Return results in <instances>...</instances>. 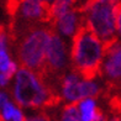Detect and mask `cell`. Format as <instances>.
<instances>
[{
    "instance_id": "cell-1",
    "label": "cell",
    "mask_w": 121,
    "mask_h": 121,
    "mask_svg": "<svg viewBox=\"0 0 121 121\" xmlns=\"http://www.w3.org/2000/svg\"><path fill=\"white\" fill-rule=\"evenodd\" d=\"M11 98L22 109L35 111L52 105L56 94L42 73L20 67L13 78Z\"/></svg>"
},
{
    "instance_id": "cell-2",
    "label": "cell",
    "mask_w": 121,
    "mask_h": 121,
    "mask_svg": "<svg viewBox=\"0 0 121 121\" xmlns=\"http://www.w3.org/2000/svg\"><path fill=\"white\" fill-rule=\"evenodd\" d=\"M106 48L108 43L84 29L70 41L72 69L86 77L99 75Z\"/></svg>"
},
{
    "instance_id": "cell-3",
    "label": "cell",
    "mask_w": 121,
    "mask_h": 121,
    "mask_svg": "<svg viewBox=\"0 0 121 121\" xmlns=\"http://www.w3.org/2000/svg\"><path fill=\"white\" fill-rule=\"evenodd\" d=\"M103 89L104 80L100 75L86 77L70 68L58 78L54 94L64 105H77L83 99L98 98Z\"/></svg>"
},
{
    "instance_id": "cell-4",
    "label": "cell",
    "mask_w": 121,
    "mask_h": 121,
    "mask_svg": "<svg viewBox=\"0 0 121 121\" xmlns=\"http://www.w3.org/2000/svg\"><path fill=\"white\" fill-rule=\"evenodd\" d=\"M52 34L51 27L40 25L20 36L16 48V58L20 67L40 73L46 69V53Z\"/></svg>"
},
{
    "instance_id": "cell-5",
    "label": "cell",
    "mask_w": 121,
    "mask_h": 121,
    "mask_svg": "<svg viewBox=\"0 0 121 121\" xmlns=\"http://www.w3.org/2000/svg\"><path fill=\"white\" fill-rule=\"evenodd\" d=\"M120 0H93L83 10L84 26L105 43H111L116 37V15Z\"/></svg>"
},
{
    "instance_id": "cell-6",
    "label": "cell",
    "mask_w": 121,
    "mask_h": 121,
    "mask_svg": "<svg viewBox=\"0 0 121 121\" xmlns=\"http://www.w3.org/2000/svg\"><path fill=\"white\" fill-rule=\"evenodd\" d=\"M14 15L16 30L20 31L21 35L51 20L49 6L42 0H17L14 6Z\"/></svg>"
},
{
    "instance_id": "cell-7",
    "label": "cell",
    "mask_w": 121,
    "mask_h": 121,
    "mask_svg": "<svg viewBox=\"0 0 121 121\" xmlns=\"http://www.w3.org/2000/svg\"><path fill=\"white\" fill-rule=\"evenodd\" d=\"M70 68V42L56 34H52L47 47L45 70L60 77Z\"/></svg>"
},
{
    "instance_id": "cell-8",
    "label": "cell",
    "mask_w": 121,
    "mask_h": 121,
    "mask_svg": "<svg viewBox=\"0 0 121 121\" xmlns=\"http://www.w3.org/2000/svg\"><path fill=\"white\" fill-rule=\"evenodd\" d=\"M51 30L53 34L60 36L67 41H72L73 38L85 29L83 11L78 9L70 10L62 15L54 16L51 20Z\"/></svg>"
},
{
    "instance_id": "cell-9",
    "label": "cell",
    "mask_w": 121,
    "mask_h": 121,
    "mask_svg": "<svg viewBox=\"0 0 121 121\" xmlns=\"http://www.w3.org/2000/svg\"><path fill=\"white\" fill-rule=\"evenodd\" d=\"M99 75L104 82L121 85V40L109 43Z\"/></svg>"
},
{
    "instance_id": "cell-10",
    "label": "cell",
    "mask_w": 121,
    "mask_h": 121,
    "mask_svg": "<svg viewBox=\"0 0 121 121\" xmlns=\"http://www.w3.org/2000/svg\"><path fill=\"white\" fill-rule=\"evenodd\" d=\"M20 64L13 57L10 49V36L6 31L0 32V73L14 77L19 70Z\"/></svg>"
},
{
    "instance_id": "cell-11",
    "label": "cell",
    "mask_w": 121,
    "mask_h": 121,
    "mask_svg": "<svg viewBox=\"0 0 121 121\" xmlns=\"http://www.w3.org/2000/svg\"><path fill=\"white\" fill-rule=\"evenodd\" d=\"M77 111L80 121H105L98 98H86L77 104Z\"/></svg>"
},
{
    "instance_id": "cell-12",
    "label": "cell",
    "mask_w": 121,
    "mask_h": 121,
    "mask_svg": "<svg viewBox=\"0 0 121 121\" xmlns=\"http://www.w3.org/2000/svg\"><path fill=\"white\" fill-rule=\"evenodd\" d=\"M24 109L19 106L13 99L1 105L0 110V121H26Z\"/></svg>"
},
{
    "instance_id": "cell-13",
    "label": "cell",
    "mask_w": 121,
    "mask_h": 121,
    "mask_svg": "<svg viewBox=\"0 0 121 121\" xmlns=\"http://www.w3.org/2000/svg\"><path fill=\"white\" fill-rule=\"evenodd\" d=\"M77 9L75 0H54V3L49 6V13H51V19L54 16L62 15L64 13H68L70 10Z\"/></svg>"
},
{
    "instance_id": "cell-14",
    "label": "cell",
    "mask_w": 121,
    "mask_h": 121,
    "mask_svg": "<svg viewBox=\"0 0 121 121\" xmlns=\"http://www.w3.org/2000/svg\"><path fill=\"white\" fill-rule=\"evenodd\" d=\"M57 121H80L75 105H63L59 110Z\"/></svg>"
},
{
    "instance_id": "cell-15",
    "label": "cell",
    "mask_w": 121,
    "mask_h": 121,
    "mask_svg": "<svg viewBox=\"0 0 121 121\" xmlns=\"http://www.w3.org/2000/svg\"><path fill=\"white\" fill-rule=\"evenodd\" d=\"M26 121H53V120L42 110H35L26 116Z\"/></svg>"
},
{
    "instance_id": "cell-16",
    "label": "cell",
    "mask_w": 121,
    "mask_h": 121,
    "mask_svg": "<svg viewBox=\"0 0 121 121\" xmlns=\"http://www.w3.org/2000/svg\"><path fill=\"white\" fill-rule=\"evenodd\" d=\"M13 78L14 77L9 75V74H5V73H0V88H6L9 85H11L13 83Z\"/></svg>"
},
{
    "instance_id": "cell-17",
    "label": "cell",
    "mask_w": 121,
    "mask_h": 121,
    "mask_svg": "<svg viewBox=\"0 0 121 121\" xmlns=\"http://www.w3.org/2000/svg\"><path fill=\"white\" fill-rule=\"evenodd\" d=\"M116 37L117 40H121V5L116 15Z\"/></svg>"
},
{
    "instance_id": "cell-18",
    "label": "cell",
    "mask_w": 121,
    "mask_h": 121,
    "mask_svg": "<svg viewBox=\"0 0 121 121\" xmlns=\"http://www.w3.org/2000/svg\"><path fill=\"white\" fill-rule=\"evenodd\" d=\"M11 95L9 94L8 91H5V90H0V106L3 105V104L5 103H8L9 100H11Z\"/></svg>"
},
{
    "instance_id": "cell-19",
    "label": "cell",
    "mask_w": 121,
    "mask_h": 121,
    "mask_svg": "<svg viewBox=\"0 0 121 121\" xmlns=\"http://www.w3.org/2000/svg\"><path fill=\"white\" fill-rule=\"evenodd\" d=\"M93 0H75V4H77V9L80 10V11H83V10L89 5Z\"/></svg>"
},
{
    "instance_id": "cell-20",
    "label": "cell",
    "mask_w": 121,
    "mask_h": 121,
    "mask_svg": "<svg viewBox=\"0 0 121 121\" xmlns=\"http://www.w3.org/2000/svg\"><path fill=\"white\" fill-rule=\"evenodd\" d=\"M108 121H121V115H114V116L110 117Z\"/></svg>"
},
{
    "instance_id": "cell-21",
    "label": "cell",
    "mask_w": 121,
    "mask_h": 121,
    "mask_svg": "<svg viewBox=\"0 0 121 121\" xmlns=\"http://www.w3.org/2000/svg\"><path fill=\"white\" fill-rule=\"evenodd\" d=\"M43 3H45L46 5H48V6H51V5L54 3V0H42Z\"/></svg>"
},
{
    "instance_id": "cell-22",
    "label": "cell",
    "mask_w": 121,
    "mask_h": 121,
    "mask_svg": "<svg viewBox=\"0 0 121 121\" xmlns=\"http://www.w3.org/2000/svg\"><path fill=\"white\" fill-rule=\"evenodd\" d=\"M3 31V29H1V26H0V32H1Z\"/></svg>"
},
{
    "instance_id": "cell-23",
    "label": "cell",
    "mask_w": 121,
    "mask_h": 121,
    "mask_svg": "<svg viewBox=\"0 0 121 121\" xmlns=\"http://www.w3.org/2000/svg\"><path fill=\"white\" fill-rule=\"evenodd\" d=\"M0 110H1V106H0Z\"/></svg>"
},
{
    "instance_id": "cell-24",
    "label": "cell",
    "mask_w": 121,
    "mask_h": 121,
    "mask_svg": "<svg viewBox=\"0 0 121 121\" xmlns=\"http://www.w3.org/2000/svg\"><path fill=\"white\" fill-rule=\"evenodd\" d=\"M120 1H121V0H120Z\"/></svg>"
}]
</instances>
